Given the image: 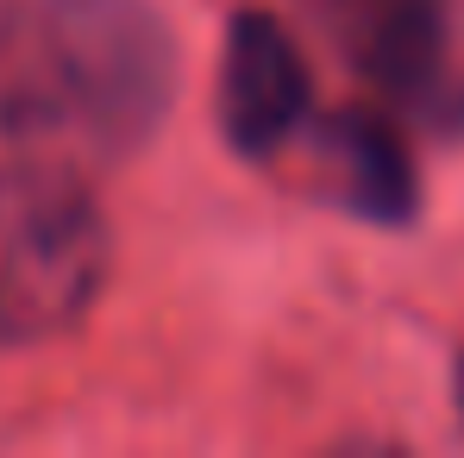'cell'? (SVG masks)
<instances>
[{"label":"cell","instance_id":"obj_1","mask_svg":"<svg viewBox=\"0 0 464 458\" xmlns=\"http://www.w3.org/2000/svg\"><path fill=\"white\" fill-rule=\"evenodd\" d=\"M176 32L151 0H0V139L63 170H113L176 101Z\"/></svg>","mask_w":464,"mask_h":458},{"label":"cell","instance_id":"obj_2","mask_svg":"<svg viewBox=\"0 0 464 458\" xmlns=\"http://www.w3.org/2000/svg\"><path fill=\"white\" fill-rule=\"evenodd\" d=\"M107 220L82 170L0 157V352L70 333L107 283Z\"/></svg>","mask_w":464,"mask_h":458},{"label":"cell","instance_id":"obj_3","mask_svg":"<svg viewBox=\"0 0 464 458\" xmlns=\"http://www.w3.org/2000/svg\"><path fill=\"white\" fill-rule=\"evenodd\" d=\"M326 44L395 101H452V0H295Z\"/></svg>","mask_w":464,"mask_h":458},{"label":"cell","instance_id":"obj_4","mask_svg":"<svg viewBox=\"0 0 464 458\" xmlns=\"http://www.w3.org/2000/svg\"><path fill=\"white\" fill-rule=\"evenodd\" d=\"M314 107V76L308 57L295 44V32L276 13H238L227 32V57H220V126H227L232 151L264 163L283 145L302 139Z\"/></svg>","mask_w":464,"mask_h":458},{"label":"cell","instance_id":"obj_5","mask_svg":"<svg viewBox=\"0 0 464 458\" xmlns=\"http://www.w3.org/2000/svg\"><path fill=\"white\" fill-rule=\"evenodd\" d=\"M308 151H314L320 182H326L352 214L383 220V227L414 220L420 176H414V157L401 145V132L389 126L383 113H364V107L326 113L308 132Z\"/></svg>","mask_w":464,"mask_h":458},{"label":"cell","instance_id":"obj_6","mask_svg":"<svg viewBox=\"0 0 464 458\" xmlns=\"http://www.w3.org/2000/svg\"><path fill=\"white\" fill-rule=\"evenodd\" d=\"M459 414H464V352H459Z\"/></svg>","mask_w":464,"mask_h":458}]
</instances>
